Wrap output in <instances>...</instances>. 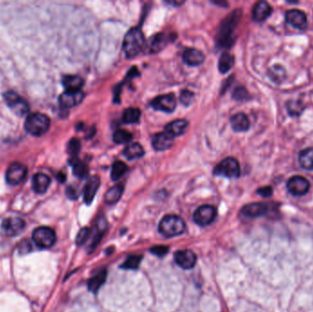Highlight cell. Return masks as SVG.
<instances>
[{
  "instance_id": "1",
  "label": "cell",
  "mask_w": 313,
  "mask_h": 312,
  "mask_svg": "<svg viewBox=\"0 0 313 312\" xmlns=\"http://www.w3.org/2000/svg\"><path fill=\"white\" fill-rule=\"evenodd\" d=\"M241 14H242L241 10L239 9L235 10L221 23L217 35H216V41L221 47L229 48L233 45V43H235L234 31L241 18Z\"/></svg>"
},
{
  "instance_id": "2",
  "label": "cell",
  "mask_w": 313,
  "mask_h": 312,
  "mask_svg": "<svg viewBox=\"0 0 313 312\" xmlns=\"http://www.w3.org/2000/svg\"><path fill=\"white\" fill-rule=\"evenodd\" d=\"M145 45V39L142 32L138 28H131L125 36L123 50L128 59L137 56Z\"/></svg>"
},
{
  "instance_id": "3",
  "label": "cell",
  "mask_w": 313,
  "mask_h": 312,
  "mask_svg": "<svg viewBox=\"0 0 313 312\" xmlns=\"http://www.w3.org/2000/svg\"><path fill=\"white\" fill-rule=\"evenodd\" d=\"M50 118L44 113H30L25 121L26 131L35 136L44 135L50 129Z\"/></svg>"
},
{
  "instance_id": "4",
  "label": "cell",
  "mask_w": 313,
  "mask_h": 312,
  "mask_svg": "<svg viewBox=\"0 0 313 312\" xmlns=\"http://www.w3.org/2000/svg\"><path fill=\"white\" fill-rule=\"evenodd\" d=\"M185 222L177 215H167L160 221L158 230L166 237H174L184 233Z\"/></svg>"
},
{
  "instance_id": "5",
  "label": "cell",
  "mask_w": 313,
  "mask_h": 312,
  "mask_svg": "<svg viewBox=\"0 0 313 312\" xmlns=\"http://www.w3.org/2000/svg\"><path fill=\"white\" fill-rule=\"evenodd\" d=\"M56 234L50 227L36 228L32 233V240L40 248H50L56 243Z\"/></svg>"
},
{
  "instance_id": "6",
  "label": "cell",
  "mask_w": 313,
  "mask_h": 312,
  "mask_svg": "<svg viewBox=\"0 0 313 312\" xmlns=\"http://www.w3.org/2000/svg\"><path fill=\"white\" fill-rule=\"evenodd\" d=\"M214 174L226 178L239 177L240 165L234 157H226L214 168Z\"/></svg>"
},
{
  "instance_id": "7",
  "label": "cell",
  "mask_w": 313,
  "mask_h": 312,
  "mask_svg": "<svg viewBox=\"0 0 313 312\" xmlns=\"http://www.w3.org/2000/svg\"><path fill=\"white\" fill-rule=\"evenodd\" d=\"M4 98L7 102V106L10 107L18 115H24L29 112V107L28 103L13 91H8L4 94Z\"/></svg>"
},
{
  "instance_id": "8",
  "label": "cell",
  "mask_w": 313,
  "mask_h": 312,
  "mask_svg": "<svg viewBox=\"0 0 313 312\" xmlns=\"http://www.w3.org/2000/svg\"><path fill=\"white\" fill-rule=\"evenodd\" d=\"M25 227L26 223L21 217H7L1 223V229L3 233L9 237L19 235L25 229Z\"/></svg>"
},
{
  "instance_id": "9",
  "label": "cell",
  "mask_w": 313,
  "mask_h": 312,
  "mask_svg": "<svg viewBox=\"0 0 313 312\" xmlns=\"http://www.w3.org/2000/svg\"><path fill=\"white\" fill-rule=\"evenodd\" d=\"M28 170L23 164L14 162L11 164L6 172V180L10 185L20 184L27 176Z\"/></svg>"
},
{
  "instance_id": "10",
  "label": "cell",
  "mask_w": 313,
  "mask_h": 312,
  "mask_svg": "<svg viewBox=\"0 0 313 312\" xmlns=\"http://www.w3.org/2000/svg\"><path fill=\"white\" fill-rule=\"evenodd\" d=\"M216 210L214 206L202 205L199 207L193 214V220L201 226H206L214 222Z\"/></svg>"
},
{
  "instance_id": "11",
  "label": "cell",
  "mask_w": 313,
  "mask_h": 312,
  "mask_svg": "<svg viewBox=\"0 0 313 312\" xmlns=\"http://www.w3.org/2000/svg\"><path fill=\"white\" fill-rule=\"evenodd\" d=\"M311 184L306 178L302 176H294L291 178L287 183L289 192L294 196L305 195L310 190Z\"/></svg>"
},
{
  "instance_id": "12",
  "label": "cell",
  "mask_w": 313,
  "mask_h": 312,
  "mask_svg": "<svg viewBox=\"0 0 313 312\" xmlns=\"http://www.w3.org/2000/svg\"><path fill=\"white\" fill-rule=\"evenodd\" d=\"M177 106V100L174 94L170 93L166 95H160L151 102V107L157 111L166 113H171Z\"/></svg>"
},
{
  "instance_id": "13",
  "label": "cell",
  "mask_w": 313,
  "mask_h": 312,
  "mask_svg": "<svg viewBox=\"0 0 313 312\" xmlns=\"http://www.w3.org/2000/svg\"><path fill=\"white\" fill-rule=\"evenodd\" d=\"M285 19L288 24L299 30H304L308 26L306 14L299 9H291L287 11Z\"/></svg>"
},
{
  "instance_id": "14",
  "label": "cell",
  "mask_w": 313,
  "mask_h": 312,
  "mask_svg": "<svg viewBox=\"0 0 313 312\" xmlns=\"http://www.w3.org/2000/svg\"><path fill=\"white\" fill-rule=\"evenodd\" d=\"M85 98V93L80 91H65L61 94L59 102L60 106L64 108L76 107Z\"/></svg>"
},
{
  "instance_id": "15",
  "label": "cell",
  "mask_w": 313,
  "mask_h": 312,
  "mask_svg": "<svg viewBox=\"0 0 313 312\" xmlns=\"http://www.w3.org/2000/svg\"><path fill=\"white\" fill-rule=\"evenodd\" d=\"M174 259L181 268L191 269L196 264L197 256L191 250H179L174 254Z\"/></svg>"
},
{
  "instance_id": "16",
  "label": "cell",
  "mask_w": 313,
  "mask_h": 312,
  "mask_svg": "<svg viewBox=\"0 0 313 312\" xmlns=\"http://www.w3.org/2000/svg\"><path fill=\"white\" fill-rule=\"evenodd\" d=\"M268 212V206L262 202H253L244 206L241 214L247 218H256L263 216Z\"/></svg>"
},
{
  "instance_id": "17",
  "label": "cell",
  "mask_w": 313,
  "mask_h": 312,
  "mask_svg": "<svg viewBox=\"0 0 313 312\" xmlns=\"http://www.w3.org/2000/svg\"><path fill=\"white\" fill-rule=\"evenodd\" d=\"M273 8L266 1H260L256 3L253 8V20L256 22H263L270 17Z\"/></svg>"
},
{
  "instance_id": "18",
  "label": "cell",
  "mask_w": 313,
  "mask_h": 312,
  "mask_svg": "<svg viewBox=\"0 0 313 312\" xmlns=\"http://www.w3.org/2000/svg\"><path fill=\"white\" fill-rule=\"evenodd\" d=\"M174 142V137L169 135L166 132L158 133L153 136L152 138V146L155 150L164 151L171 149Z\"/></svg>"
},
{
  "instance_id": "19",
  "label": "cell",
  "mask_w": 313,
  "mask_h": 312,
  "mask_svg": "<svg viewBox=\"0 0 313 312\" xmlns=\"http://www.w3.org/2000/svg\"><path fill=\"white\" fill-rule=\"evenodd\" d=\"M100 178L98 176H93L90 178L86 183L84 190V200L86 204H91L93 198L96 194L97 190L99 189Z\"/></svg>"
},
{
  "instance_id": "20",
  "label": "cell",
  "mask_w": 313,
  "mask_h": 312,
  "mask_svg": "<svg viewBox=\"0 0 313 312\" xmlns=\"http://www.w3.org/2000/svg\"><path fill=\"white\" fill-rule=\"evenodd\" d=\"M189 126L188 121L185 119H177L169 123L166 128L165 132L171 135L172 137L183 135L185 133L186 129Z\"/></svg>"
},
{
  "instance_id": "21",
  "label": "cell",
  "mask_w": 313,
  "mask_h": 312,
  "mask_svg": "<svg viewBox=\"0 0 313 312\" xmlns=\"http://www.w3.org/2000/svg\"><path fill=\"white\" fill-rule=\"evenodd\" d=\"M231 127L235 132H246L250 128V121L244 113H235L231 117Z\"/></svg>"
},
{
  "instance_id": "22",
  "label": "cell",
  "mask_w": 313,
  "mask_h": 312,
  "mask_svg": "<svg viewBox=\"0 0 313 312\" xmlns=\"http://www.w3.org/2000/svg\"><path fill=\"white\" fill-rule=\"evenodd\" d=\"M50 184V178L43 173H37L32 178L33 191L38 194H43L47 192Z\"/></svg>"
},
{
  "instance_id": "23",
  "label": "cell",
  "mask_w": 313,
  "mask_h": 312,
  "mask_svg": "<svg viewBox=\"0 0 313 312\" xmlns=\"http://www.w3.org/2000/svg\"><path fill=\"white\" fill-rule=\"evenodd\" d=\"M204 54L197 49H187L183 52V61L190 66H198L204 62Z\"/></svg>"
},
{
  "instance_id": "24",
  "label": "cell",
  "mask_w": 313,
  "mask_h": 312,
  "mask_svg": "<svg viewBox=\"0 0 313 312\" xmlns=\"http://www.w3.org/2000/svg\"><path fill=\"white\" fill-rule=\"evenodd\" d=\"M123 154L128 158V160H134V159L140 158L141 156H144L145 150L140 144L132 143L124 149Z\"/></svg>"
},
{
  "instance_id": "25",
  "label": "cell",
  "mask_w": 313,
  "mask_h": 312,
  "mask_svg": "<svg viewBox=\"0 0 313 312\" xmlns=\"http://www.w3.org/2000/svg\"><path fill=\"white\" fill-rule=\"evenodd\" d=\"M63 85L66 91H80L84 85V80L78 75H65L63 79Z\"/></svg>"
},
{
  "instance_id": "26",
  "label": "cell",
  "mask_w": 313,
  "mask_h": 312,
  "mask_svg": "<svg viewBox=\"0 0 313 312\" xmlns=\"http://www.w3.org/2000/svg\"><path fill=\"white\" fill-rule=\"evenodd\" d=\"M107 272L106 269L100 270L99 272L93 276L88 282V289L93 293H97L100 288L104 285L107 279Z\"/></svg>"
},
{
  "instance_id": "27",
  "label": "cell",
  "mask_w": 313,
  "mask_h": 312,
  "mask_svg": "<svg viewBox=\"0 0 313 312\" xmlns=\"http://www.w3.org/2000/svg\"><path fill=\"white\" fill-rule=\"evenodd\" d=\"M299 163L302 169L313 170V148L303 149L299 154Z\"/></svg>"
},
{
  "instance_id": "28",
  "label": "cell",
  "mask_w": 313,
  "mask_h": 312,
  "mask_svg": "<svg viewBox=\"0 0 313 312\" xmlns=\"http://www.w3.org/2000/svg\"><path fill=\"white\" fill-rule=\"evenodd\" d=\"M123 192H124V186L122 184L115 185L107 191L105 195V201L107 204L116 203L121 199Z\"/></svg>"
},
{
  "instance_id": "29",
  "label": "cell",
  "mask_w": 313,
  "mask_h": 312,
  "mask_svg": "<svg viewBox=\"0 0 313 312\" xmlns=\"http://www.w3.org/2000/svg\"><path fill=\"white\" fill-rule=\"evenodd\" d=\"M70 164L73 168L72 172L75 177L79 178H86L88 176V174H89L88 166L84 162H81L76 156L72 157V159L70 160Z\"/></svg>"
},
{
  "instance_id": "30",
  "label": "cell",
  "mask_w": 313,
  "mask_h": 312,
  "mask_svg": "<svg viewBox=\"0 0 313 312\" xmlns=\"http://www.w3.org/2000/svg\"><path fill=\"white\" fill-rule=\"evenodd\" d=\"M107 229V221L105 220V218H100L95 228H94V234H93V241L91 243V250H93L96 245H98L101 239H102V236L105 233Z\"/></svg>"
},
{
  "instance_id": "31",
  "label": "cell",
  "mask_w": 313,
  "mask_h": 312,
  "mask_svg": "<svg viewBox=\"0 0 313 312\" xmlns=\"http://www.w3.org/2000/svg\"><path fill=\"white\" fill-rule=\"evenodd\" d=\"M167 43H168V37L164 33H158L150 40V50L151 52H158L163 50Z\"/></svg>"
},
{
  "instance_id": "32",
  "label": "cell",
  "mask_w": 313,
  "mask_h": 312,
  "mask_svg": "<svg viewBox=\"0 0 313 312\" xmlns=\"http://www.w3.org/2000/svg\"><path fill=\"white\" fill-rule=\"evenodd\" d=\"M234 64H235L234 56L228 52H224L219 59V64H218L219 71L221 73H226L233 68Z\"/></svg>"
},
{
  "instance_id": "33",
  "label": "cell",
  "mask_w": 313,
  "mask_h": 312,
  "mask_svg": "<svg viewBox=\"0 0 313 312\" xmlns=\"http://www.w3.org/2000/svg\"><path fill=\"white\" fill-rule=\"evenodd\" d=\"M268 76L274 83L280 84L286 79V70L281 65H274L268 71Z\"/></svg>"
},
{
  "instance_id": "34",
  "label": "cell",
  "mask_w": 313,
  "mask_h": 312,
  "mask_svg": "<svg viewBox=\"0 0 313 312\" xmlns=\"http://www.w3.org/2000/svg\"><path fill=\"white\" fill-rule=\"evenodd\" d=\"M141 112L138 108H128L123 113V121L127 124H134L139 120Z\"/></svg>"
},
{
  "instance_id": "35",
  "label": "cell",
  "mask_w": 313,
  "mask_h": 312,
  "mask_svg": "<svg viewBox=\"0 0 313 312\" xmlns=\"http://www.w3.org/2000/svg\"><path fill=\"white\" fill-rule=\"evenodd\" d=\"M128 170V167L127 164L122 162V161H115L111 170V178L113 180H117L120 178L127 173Z\"/></svg>"
},
{
  "instance_id": "36",
  "label": "cell",
  "mask_w": 313,
  "mask_h": 312,
  "mask_svg": "<svg viewBox=\"0 0 313 312\" xmlns=\"http://www.w3.org/2000/svg\"><path fill=\"white\" fill-rule=\"evenodd\" d=\"M142 256L141 255H130L126 259V261L121 265L123 269L135 270L137 269L141 262Z\"/></svg>"
},
{
  "instance_id": "37",
  "label": "cell",
  "mask_w": 313,
  "mask_h": 312,
  "mask_svg": "<svg viewBox=\"0 0 313 312\" xmlns=\"http://www.w3.org/2000/svg\"><path fill=\"white\" fill-rule=\"evenodd\" d=\"M287 110H288V113H290L291 116H299L303 112L304 106L299 101L292 100L288 102Z\"/></svg>"
},
{
  "instance_id": "38",
  "label": "cell",
  "mask_w": 313,
  "mask_h": 312,
  "mask_svg": "<svg viewBox=\"0 0 313 312\" xmlns=\"http://www.w3.org/2000/svg\"><path fill=\"white\" fill-rule=\"evenodd\" d=\"M133 138V135L127 130H117L114 133L113 139L116 144H125Z\"/></svg>"
},
{
  "instance_id": "39",
  "label": "cell",
  "mask_w": 313,
  "mask_h": 312,
  "mask_svg": "<svg viewBox=\"0 0 313 312\" xmlns=\"http://www.w3.org/2000/svg\"><path fill=\"white\" fill-rule=\"evenodd\" d=\"M90 236V230L89 228L85 227V228H82L80 231H79L78 234L76 235V239H75V243L77 245H82L86 243L88 238Z\"/></svg>"
},
{
  "instance_id": "40",
  "label": "cell",
  "mask_w": 313,
  "mask_h": 312,
  "mask_svg": "<svg viewBox=\"0 0 313 312\" xmlns=\"http://www.w3.org/2000/svg\"><path fill=\"white\" fill-rule=\"evenodd\" d=\"M194 99V93L189 91V90H184L182 92H180V95H179V101L180 103L183 105V106H190L192 103V101Z\"/></svg>"
},
{
  "instance_id": "41",
  "label": "cell",
  "mask_w": 313,
  "mask_h": 312,
  "mask_svg": "<svg viewBox=\"0 0 313 312\" xmlns=\"http://www.w3.org/2000/svg\"><path fill=\"white\" fill-rule=\"evenodd\" d=\"M80 149H81V143H80V141L76 138H72L68 144V151H69L70 155L72 156V157H75V156H77Z\"/></svg>"
},
{
  "instance_id": "42",
  "label": "cell",
  "mask_w": 313,
  "mask_h": 312,
  "mask_svg": "<svg viewBox=\"0 0 313 312\" xmlns=\"http://www.w3.org/2000/svg\"><path fill=\"white\" fill-rule=\"evenodd\" d=\"M248 96V93L244 87H237L233 93V97L237 101H243L246 100Z\"/></svg>"
},
{
  "instance_id": "43",
  "label": "cell",
  "mask_w": 313,
  "mask_h": 312,
  "mask_svg": "<svg viewBox=\"0 0 313 312\" xmlns=\"http://www.w3.org/2000/svg\"><path fill=\"white\" fill-rule=\"evenodd\" d=\"M150 251L153 255L161 257V256L167 255V253L169 251V247L165 246V245H156V246L150 249Z\"/></svg>"
},
{
  "instance_id": "44",
  "label": "cell",
  "mask_w": 313,
  "mask_h": 312,
  "mask_svg": "<svg viewBox=\"0 0 313 312\" xmlns=\"http://www.w3.org/2000/svg\"><path fill=\"white\" fill-rule=\"evenodd\" d=\"M19 250L21 254H28L32 250V245L28 240H23L19 245Z\"/></svg>"
},
{
  "instance_id": "45",
  "label": "cell",
  "mask_w": 313,
  "mask_h": 312,
  "mask_svg": "<svg viewBox=\"0 0 313 312\" xmlns=\"http://www.w3.org/2000/svg\"><path fill=\"white\" fill-rule=\"evenodd\" d=\"M256 192L264 198H268V197H270L273 194V189L270 186H265L262 188H259Z\"/></svg>"
},
{
  "instance_id": "46",
  "label": "cell",
  "mask_w": 313,
  "mask_h": 312,
  "mask_svg": "<svg viewBox=\"0 0 313 312\" xmlns=\"http://www.w3.org/2000/svg\"><path fill=\"white\" fill-rule=\"evenodd\" d=\"M66 194H67V196H68L69 198L72 199V200H75V199L78 198V193L76 192V190H75L73 187H71V186L67 188Z\"/></svg>"
},
{
  "instance_id": "47",
  "label": "cell",
  "mask_w": 313,
  "mask_h": 312,
  "mask_svg": "<svg viewBox=\"0 0 313 312\" xmlns=\"http://www.w3.org/2000/svg\"><path fill=\"white\" fill-rule=\"evenodd\" d=\"M58 178H59V180H60V181L64 182V180L66 179V177H65V175L63 174V173H60V174H59V176H58Z\"/></svg>"
}]
</instances>
